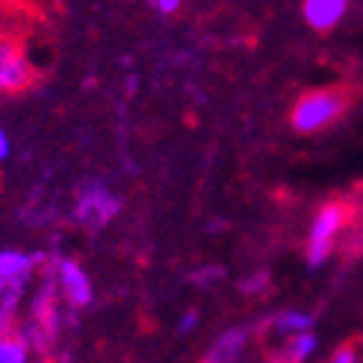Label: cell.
Wrapping results in <instances>:
<instances>
[{
    "label": "cell",
    "instance_id": "5",
    "mask_svg": "<svg viewBox=\"0 0 363 363\" xmlns=\"http://www.w3.org/2000/svg\"><path fill=\"white\" fill-rule=\"evenodd\" d=\"M50 269L57 272V284L65 293L71 307H89L92 304V296H95L92 293V281H89V275L83 272L80 263H74V260H53Z\"/></svg>",
    "mask_w": 363,
    "mask_h": 363
},
{
    "label": "cell",
    "instance_id": "4",
    "mask_svg": "<svg viewBox=\"0 0 363 363\" xmlns=\"http://www.w3.org/2000/svg\"><path fill=\"white\" fill-rule=\"evenodd\" d=\"M45 263V254L35 251V254H27V251H0V296L6 293H24V286L33 275V269Z\"/></svg>",
    "mask_w": 363,
    "mask_h": 363
},
{
    "label": "cell",
    "instance_id": "8",
    "mask_svg": "<svg viewBox=\"0 0 363 363\" xmlns=\"http://www.w3.org/2000/svg\"><path fill=\"white\" fill-rule=\"evenodd\" d=\"M33 322L39 325V328L53 340V334H57V322H60V311H57V289H53V281H48L39 296L33 298Z\"/></svg>",
    "mask_w": 363,
    "mask_h": 363
},
{
    "label": "cell",
    "instance_id": "19",
    "mask_svg": "<svg viewBox=\"0 0 363 363\" xmlns=\"http://www.w3.org/2000/svg\"><path fill=\"white\" fill-rule=\"evenodd\" d=\"M39 363H53V360H48V357H45V360H39Z\"/></svg>",
    "mask_w": 363,
    "mask_h": 363
},
{
    "label": "cell",
    "instance_id": "3",
    "mask_svg": "<svg viewBox=\"0 0 363 363\" xmlns=\"http://www.w3.org/2000/svg\"><path fill=\"white\" fill-rule=\"evenodd\" d=\"M342 219H346V213H342L340 204H325L316 219L311 225V237H307V263L313 269H319L325 260L331 257L334 251V240L342 228Z\"/></svg>",
    "mask_w": 363,
    "mask_h": 363
},
{
    "label": "cell",
    "instance_id": "17",
    "mask_svg": "<svg viewBox=\"0 0 363 363\" xmlns=\"http://www.w3.org/2000/svg\"><path fill=\"white\" fill-rule=\"evenodd\" d=\"M331 363H357V357H354V352L352 349H340L337 354H334V360Z\"/></svg>",
    "mask_w": 363,
    "mask_h": 363
},
{
    "label": "cell",
    "instance_id": "13",
    "mask_svg": "<svg viewBox=\"0 0 363 363\" xmlns=\"http://www.w3.org/2000/svg\"><path fill=\"white\" fill-rule=\"evenodd\" d=\"M195 325H198V313H195V311H186L184 316H180V322H177V334L186 337V334L195 328Z\"/></svg>",
    "mask_w": 363,
    "mask_h": 363
},
{
    "label": "cell",
    "instance_id": "20",
    "mask_svg": "<svg viewBox=\"0 0 363 363\" xmlns=\"http://www.w3.org/2000/svg\"><path fill=\"white\" fill-rule=\"evenodd\" d=\"M204 363H210V360H204Z\"/></svg>",
    "mask_w": 363,
    "mask_h": 363
},
{
    "label": "cell",
    "instance_id": "6",
    "mask_svg": "<svg viewBox=\"0 0 363 363\" xmlns=\"http://www.w3.org/2000/svg\"><path fill=\"white\" fill-rule=\"evenodd\" d=\"M30 83V62L12 45L0 42V95L18 92Z\"/></svg>",
    "mask_w": 363,
    "mask_h": 363
},
{
    "label": "cell",
    "instance_id": "9",
    "mask_svg": "<svg viewBox=\"0 0 363 363\" xmlns=\"http://www.w3.org/2000/svg\"><path fill=\"white\" fill-rule=\"evenodd\" d=\"M313 328V316L311 313H301V311H284L275 316V331L281 334H307Z\"/></svg>",
    "mask_w": 363,
    "mask_h": 363
},
{
    "label": "cell",
    "instance_id": "2",
    "mask_svg": "<svg viewBox=\"0 0 363 363\" xmlns=\"http://www.w3.org/2000/svg\"><path fill=\"white\" fill-rule=\"evenodd\" d=\"M342 110H346V98L334 89L311 92L293 106V127L298 133H316L322 127L334 124L342 116Z\"/></svg>",
    "mask_w": 363,
    "mask_h": 363
},
{
    "label": "cell",
    "instance_id": "1",
    "mask_svg": "<svg viewBox=\"0 0 363 363\" xmlns=\"http://www.w3.org/2000/svg\"><path fill=\"white\" fill-rule=\"evenodd\" d=\"M121 213V198L101 180H89L77 189L74 201V219L86 230H101L110 225L116 216Z\"/></svg>",
    "mask_w": 363,
    "mask_h": 363
},
{
    "label": "cell",
    "instance_id": "16",
    "mask_svg": "<svg viewBox=\"0 0 363 363\" xmlns=\"http://www.w3.org/2000/svg\"><path fill=\"white\" fill-rule=\"evenodd\" d=\"M154 4H157V9H160L162 15H172V12H177L180 0H154Z\"/></svg>",
    "mask_w": 363,
    "mask_h": 363
},
{
    "label": "cell",
    "instance_id": "10",
    "mask_svg": "<svg viewBox=\"0 0 363 363\" xmlns=\"http://www.w3.org/2000/svg\"><path fill=\"white\" fill-rule=\"evenodd\" d=\"M313 352H316V337L307 331V334H296L293 340H289V346L284 349V357L289 363H304Z\"/></svg>",
    "mask_w": 363,
    "mask_h": 363
},
{
    "label": "cell",
    "instance_id": "18",
    "mask_svg": "<svg viewBox=\"0 0 363 363\" xmlns=\"http://www.w3.org/2000/svg\"><path fill=\"white\" fill-rule=\"evenodd\" d=\"M9 136H6V130H4V127H0V160H6L9 157Z\"/></svg>",
    "mask_w": 363,
    "mask_h": 363
},
{
    "label": "cell",
    "instance_id": "11",
    "mask_svg": "<svg viewBox=\"0 0 363 363\" xmlns=\"http://www.w3.org/2000/svg\"><path fill=\"white\" fill-rule=\"evenodd\" d=\"M30 349L21 342V337H4L0 340V363H27Z\"/></svg>",
    "mask_w": 363,
    "mask_h": 363
},
{
    "label": "cell",
    "instance_id": "14",
    "mask_svg": "<svg viewBox=\"0 0 363 363\" xmlns=\"http://www.w3.org/2000/svg\"><path fill=\"white\" fill-rule=\"evenodd\" d=\"M266 281H269L266 272H257V275H251V278L242 284V289H245V293H260V286H263Z\"/></svg>",
    "mask_w": 363,
    "mask_h": 363
},
{
    "label": "cell",
    "instance_id": "15",
    "mask_svg": "<svg viewBox=\"0 0 363 363\" xmlns=\"http://www.w3.org/2000/svg\"><path fill=\"white\" fill-rule=\"evenodd\" d=\"M12 319H15V313H12V311H6V307H0V340H4V337H9Z\"/></svg>",
    "mask_w": 363,
    "mask_h": 363
},
{
    "label": "cell",
    "instance_id": "7",
    "mask_svg": "<svg viewBox=\"0 0 363 363\" xmlns=\"http://www.w3.org/2000/svg\"><path fill=\"white\" fill-rule=\"evenodd\" d=\"M349 0H304V21L313 30H331L342 21Z\"/></svg>",
    "mask_w": 363,
    "mask_h": 363
},
{
    "label": "cell",
    "instance_id": "12",
    "mask_svg": "<svg viewBox=\"0 0 363 363\" xmlns=\"http://www.w3.org/2000/svg\"><path fill=\"white\" fill-rule=\"evenodd\" d=\"M219 278H222V269L219 266H207V269H201V272H195V275H192V281L201 284V286H210L213 281H219Z\"/></svg>",
    "mask_w": 363,
    "mask_h": 363
}]
</instances>
